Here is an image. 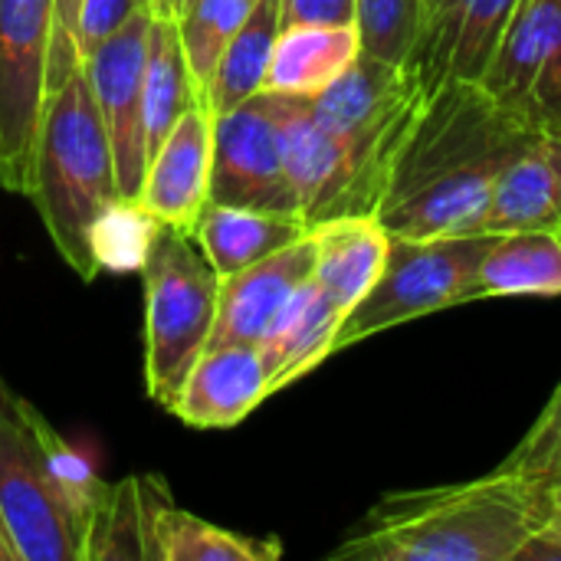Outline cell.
Wrapping results in <instances>:
<instances>
[{"mask_svg": "<svg viewBox=\"0 0 561 561\" xmlns=\"http://www.w3.org/2000/svg\"><path fill=\"white\" fill-rule=\"evenodd\" d=\"M539 131L480 82H447L427 95L375 217L391 237L477 233L500 174Z\"/></svg>", "mask_w": 561, "mask_h": 561, "instance_id": "6da1fadb", "label": "cell"}, {"mask_svg": "<svg viewBox=\"0 0 561 561\" xmlns=\"http://www.w3.org/2000/svg\"><path fill=\"white\" fill-rule=\"evenodd\" d=\"M552 483L493 470L473 483L388 493L335 561H519L546 529Z\"/></svg>", "mask_w": 561, "mask_h": 561, "instance_id": "7a4b0ae2", "label": "cell"}, {"mask_svg": "<svg viewBox=\"0 0 561 561\" xmlns=\"http://www.w3.org/2000/svg\"><path fill=\"white\" fill-rule=\"evenodd\" d=\"M26 197L69 270L85 283L95 279L102 230L125 201L118 197L108 131L85 69H76L62 89L46 95Z\"/></svg>", "mask_w": 561, "mask_h": 561, "instance_id": "3957f363", "label": "cell"}, {"mask_svg": "<svg viewBox=\"0 0 561 561\" xmlns=\"http://www.w3.org/2000/svg\"><path fill=\"white\" fill-rule=\"evenodd\" d=\"M92 467L0 375V513L23 561H82L102 496Z\"/></svg>", "mask_w": 561, "mask_h": 561, "instance_id": "277c9868", "label": "cell"}, {"mask_svg": "<svg viewBox=\"0 0 561 561\" xmlns=\"http://www.w3.org/2000/svg\"><path fill=\"white\" fill-rule=\"evenodd\" d=\"M145 385L154 404L174 408L191 368L207 352L220 276L187 230L154 224L145 256Z\"/></svg>", "mask_w": 561, "mask_h": 561, "instance_id": "5b68a950", "label": "cell"}, {"mask_svg": "<svg viewBox=\"0 0 561 561\" xmlns=\"http://www.w3.org/2000/svg\"><path fill=\"white\" fill-rule=\"evenodd\" d=\"M490 243L493 233L391 237L381 276L339 325L335 352L411 319L473 302V279Z\"/></svg>", "mask_w": 561, "mask_h": 561, "instance_id": "8992f818", "label": "cell"}, {"mask_svg": "<svg viewBox=\"0 0 561 561\" xmlns=\"http://www.w3.org/2000/svg\"><path fill=\"white\" fill-rule=\"evenodd\" d=\"M53 0H0V184L30 194L46 108Z\"/></svg>", "mask_w": 561, "mask_h": 561, "instance_id": "52a82bcc", "label": "cell"}, {"mask_svg": "<svg viewBox=\"0 0 561 561\" xmlns=\"http://www.w3.org/2000/svg\"><path fill=\"white\" fill-rule=\"evenodd\" d=\"M210 201L299 217L273 92H260L243 105L214 115Z\"/></svg>", "mask_w": 561, "mask_h": 561, "instance_id": "ba28073f", "label": "cell"}, {"mask_svg": "<svg viewBox=\"0 0 561 561\" xmlns=\"http://www.w3.org/2000/svg\"><path fill=\"white\" fill-rule=\"evenodd\" d=\"M154 13L138 10L118 33H112L89 59L85 76L102 112V125L108 131L118 197L125 204H138L148 145H145V62H148V36Z\"/></svg>", "mask_w": 561, "mask_h": 561, "instance_id": "9c48e42d", "label": "cell"}, {"mask_svg": "<svg viewBox=\"0 0 561 561\" xmlns=\"http://www.w3.org/2000/svg\"><path fill=\"white\" fill-rule=\"evenodd\" d=\"M536 128H561V0H519L480 82Z\"/></svg>", "mask_w": 561, "mask_h": 561, "instance_id": "30bf717a", "label": "cell"}, {"mask_svg": "<svg viewBox=\"0 0 561 561\" xmlns=\"http://www.w3.org/2000/svg\"><path fill=\"white\" fill-rule=\"evenodd\" d=\"M519 0H444L427 13L408 59L421 89L434 95L447 82H483Z\"/></svg>", "mask_w": 561, "mask_h": 561, "instance_id": "8fae6325", "label": "cell"}, {"mask_svg": "<svg viewBox=\"0 0 561 561\" xmlns=\"http://www.w3.org/2000/svg\"><path fill=\"white\" fill-rule=\"evenodd\" d=\"M316 273V237L312 230L286 250L220 279L217 322L207 348L217 345H260L283 312V306Z\"/></svg>", "mask_w": 561, "mask_h": 561, "instance_id": "7c38bea8", "label": "cell"}, {"mask_svg": "<svg viewBox=\"0 0 561 561\" xmlns=\"http://www.w3.org/2000/svg\"><path fill=\"white\" fill-rule=\"evenodd\" d=\"M214 161V112L207 102L194 105L164 145L151 154L138 194V207L154 220L194 233L201 210L210 204Z\"/></svg>", "mask_w": 561, "mask_h": 561, "instance_id": "4fadbf2b", "label": "cell"}, {"mask_svg": "<svg viewBox=\"0 0 561 561\" xmlns=\"http://www.w3.org/2000/svg\"><path fill=\"white\" fill-rule=\"evenodd\" d=\"M270 394L260 345H217L197 358L171 414L191 427L224 431L253 414Z\"/></svg>", "mask_w": 561, "mask_h": 561, "instance_id": "5bb4252c", "label": "cell"}, {"mask_svg": "<svg viewBox=\"0 0 561 561\" xmlns=\"http://www.w3.org/2000/svg\"><path fill=\"white\" fill-rule=\"evenodd\" d=\"M561 230V128H542L500 174L477 233Z\"/></svg>", "mask_w": 561, "mask_h": 561, "instance_id": "9a60e30c", "label": "cell"}, {"mask_svg": "<svg viewBox=\"0 0 561 561\" xmlns=\"http://www.w3.org/2000/svg\"><path fill=\"white\" fill-rule=\"evenodd\" d=\"M342 319L345 309L316 283V276L283 306L266 339L260 342V355L273 394L309 375L335 352V335Z\"/></svg>", "mask_w": 561, "mask_h": 561, "instance_id": "2e32d148", "label": "cell"}, {"mask_svg": "<svg viewBox=\"0 0 561 561\" xmlns=\"http://www.w3.org/2000/svg\"><path fill=\"white\" fill-rule=\"evenodd\" d=\"M312 237H316L312 276L348 316L381 276L391 233L375 214H345L312 227Z\"/></svg>", "mask_w": 561, "mask_h": 561, "instance_id": "e0dca14e", "label": "cell"}, {"mask_svg": "<svg viewBox=\"0 0 561 561\" xmlns=\"http://www.w3.org/2000/svg\"><path fill=\"white\" fill-rule=\"evenodd\" d=\"M168 503L174 500L161 477L105 483L92 510L82 561H154V523Z\"/></svg>", "mask_w": 561, "mask_h": 561, "instance_id": "ac0fdd59", "label": "cell"}, {"mask_svg": "<svg viewBox=\"0 0 561 561\" xmlns=\"http://www.w3.org/2000/svg\"><path fill=\"white\" fill-rule=\"evenodd\" d=\"M309 227L289 214H270L253 207H230V204H207L194 224V240L217 270V276H233L289 243L302 240Z\"/></svg>", "mask_w": 561, "mask_h": 561, "instance_id": "d6986e66", "label": "cell"}, {"mask_svg": "<svg viewBox=\"0 0 561 561\" xmlns=\"http://www.w3.org/2000/svg\"><path fill=\"white\" fill-rule=\"evenodd\" d=\"M362 53L355 26L302 23L279 30L263 92L316 95L332 85Z\"/></svg>", "mask_w": 561, "mask_h": 561, "instance_id": "ffe728a7", "label": "cell"}, {"mask_svg": "<svg viewBox=\"0 0 561 561\" xmlns=\"http://www.w3.org/2000/svg\"><path fill=\"white\" fill-rule=\"evenodd\" d=\"M500 296H561V230L493 233L473 279V302Z\"/></svg>", "mask_w": 561, "mask_h": 561, "instance_id": "44dd1931", "label": "cell"}, {"mask_svg": "<svg viewBox=\"0 0 561 561\" xmlns=\"http://www.w3.org/2000/svg\"><path fill=\"white\" fill-rule=\"evenodd\" d=\"M197 82L191 76V62L181 43L178 16H154L148 36V62H145V145L148 161L174 131V125L201 105Z\"/></svg>", "mask_w": 561, "mask_h": 561, "instance_id": "7402d4cb", "label": "cell"}, {"mask_svg": "<svg viewBox=\"0 0 561 561\" xmlns=\"http://www.w3.org/2000/svg\"><path fill=\"white\" fill-rule=\"evenodd\" d=\"M279 0H256L243 26L224 46L217 69L207 82L204 102L214 115H224L266 89V72L279 39Z\"/></svg>", "mask_w": 561, "mask_h": 561, "instance_id": "603a6c76", "label": "cell"}, {"mask_svg": "<svg viewBox=\"0 0 561 561\" xmlns=\"http://www.w3.org/2000/svg\"><path fill=\"white\" fill-rule=\"evenodd\" d=\"M279 556L283 546L276 539L227 533L174 503H168L154 523V561H276Z\"/></svg>", "mask_w": 561, "mask_h": 561, "instance_id": "cb8c5ba5", "label": "cell"}, {"mask_svg": "<svg viewBox=\"0 0 561 561\" xmlns=\"http://www.w3.org/2000/svg\"><path fill=\"white\" fill-rule=\"evenodd\" d=\"M256 0H197L178 16L181 26V43L191 62V76L197 82V92L204 99L207 82L217 69V59L224 46L233 39V33L243 26Z\"/></svg>", "mask_w": 561, "mask_h": 561, "instance_id": "d4e9b609", "label": "cell"}, {"mask_svg": "<svg viewBox=\"0 0 561 561\" xmlns=\"http://www.w3.org/2000/svg\"><path fill=\"white\" fill-rule=\"evenodd\" d=\"M427 20L424 0H355V30L362 53L404 66Z\"/></svg>", "mask_w": 561, "mask_h": 561, "instance_id": "484cf974", "label": "cell"}, {"mask_svg": "<svg viewBox=\"0 0 561 561\" xmlns=\"http://www.w3.org/2000/svg\"><path fill=\"white\" fill-rule=\"evenodd\" d=\"M506 473L536 477L546 483H556L561 477V381L556 385L546 411L536 417L529 434L516 444V450L500 463Z\"/></svg>", "mask_w": 561, "mask_h": 561, "instance_id": "4316f807", "label": "cell"}, {"mask_svg": "<svg viewBox=\"0 0 561 561\" xmlns=\"http://www.w3.org/2000/svg\"><path fill=\"white\" fill-rule=\"evenodd\" d=\"M138 10H151L148 0H82L79 7V23H76V46L79 59H85L112 36L118 33Z\"/></svg>", "mask_w": 561, "mask_h": 561, "instance_id": "83f0119b", "label": "cell"}, {"mask_svg": "<svg viewBox=\"0 0 561 561\" xmlns=\"http://www.w3.org/2000/svg\"><path fill=\"white\" fill-rule=\"evenodd\" d=\"M82 0H53V36H49V62H46V95L62 89V82L82 69L79 46H76V23H79Z\"/></svg>", "mask_w": 561, "mask_h": 561, "instance_id": "f1b7e54d", "label": "cell"}, {"mask_svg": "<svg viewBox=\"0 0 561 561\" xmlns=\"http://www.w3.org/2000/svg\"><path fill=\"white\" fill-rule=\"evenodd\" d=\"M279 23H329V26H355V0H279Z\"/></svg>", "mask_w": 561, "mask_h": 561, "instance_id": "f546056e", "label": "cell"}, {"mask_svg": "<svg viewBox=\"0 0 561 561\" xmlns=\"http://www.w3.org/2000/svg\"><path fill=\"white\" fill-rule=\"evenodd\" d=\"M536 559V561H561V477L552 483V496H549V519L546 529L519 552V561Z\"/></svg>", "mask_w": 561, "mask_h": 561, "instance_id": "4dcf8cb0", "label": "cell"}, {"mask_svg": "<svg viewBox=\"0 0 561 561\" xmlns=\"http://www.w3.org/2000/svg\"><path fill=\"white\" fill-rule=\"evenodd\" d=\"M0 561H23L16 542H13V533H10V526L3 519V513H0Z\"/></svg>", "mask_w": 561, "mask_h": 561, "instance_id": "1f68e13d", "label": "cell"}, {"mask_svg": "<svg viewBox=\"0 0 561 561\" xmlns=\"http://www.w3.org/2000/svg\"><path fill=\"white\" fill-rule=\"evenodd\" d=\"M154 16H178V0H148Z\"/></svg>", "mask_w": 561, "mask_h": 561, "instance_id": "d6a6232c", "label": "cell"}, {"mask_svg": "<svg viewBox=\"0 0 561 561\" xmlns=\"http://www.w3.org/2000/svg\"><path fill=\"white\" fill-rule=\"evenodd\" d=\"M194 3H197V0H178V16H181V13H184L187 7H194Z\"/></svg>", "mask_w": 561, "mask_h": 561, "instance_id": "836d02e7", "label": "cell"}, {"mask_svg": "<svg viewBox=\"0 0 561 561\" xmlns=\"http://www.w3.org/2000/svg\"><path fill=\"white\" fill-rule=\"evenodd\" d=\"M424 3H427V13H431V10H437V7H440L444 0H424Z\"/></svg>", "mask_w": 561, "mask_h": 561, "instance_id": "e575fe53", "label": "cell"}]
</instances>
